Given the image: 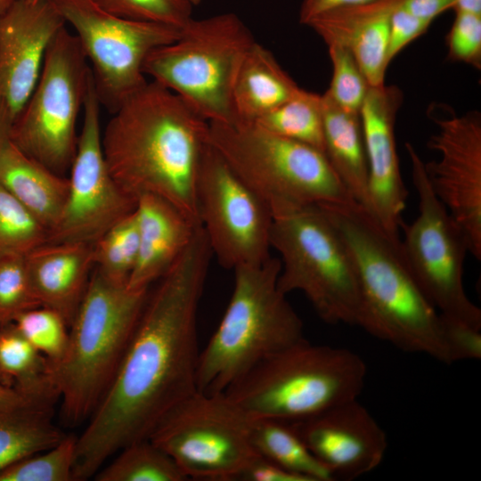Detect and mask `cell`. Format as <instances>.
<instances>
[{"mask_svg": "<svg viewBox=\"0 0 481 481\" xmlns=\"http://www.w3.org/2000/svg\"><path fill=\"white\" fill-rule=\"evenodd\" d=\"M94 477L97 481H185L174 460L150 439L127 444ZM117 452V453H118Z\"/></svg>", "mask_w": 481, "mask_h": 481, "instance_id": "f546056e", "label": "cell"}, {"mask_svg": "<svg viewBox=\"0 0 481 481\" xmlns=\"http://www.w3.org/2000/svg\"><path fill=\"white\" fill-rule=\"evenodd\" d=\"M366 373L355 352L305 338L260 362L224 393L251 418L295 422L357 399Z\"/></svg>", "mask_w": 481, "mask_h": 481, "instance_id": "52a82bcc", "label": "cell"}, {"mask_svg": "<svg viewBox=\"0 0 481 481\" xmlns=\"http://www.w3.org/2000/svg\"><path fill=\"white\" fill-rule=\"evenodd\" d=\"M448 57L481 67V14L455 11V18L447 37Z\"/></svg>", "mask_w": 481, "mask_h": 481, "instance_id": "74e56055", "label": "cell"}, {"mask_svg": "<svg viewBox=\"0 0 481 481\" xmlns=\"http://www.w3.org/2000/svg\"><path fill=\"white\" fill-rule=\"evenodd\" d=\"M47 240L46 227L0 184V257H25Z\"/></svg>", "mask_w": 481, "mask_h": 481, "instance_id": "1f68e13d", "label": "cell"}, {"mask_svg": "<svg viewBox=\"0 0 481 481\" xmlns=\"http://www.w3.org/2000/svg\"><path fill=\"white\" fill-rule=\"evenodd\" d=\"M197 208L213 257L225 269L271 257L273 214L208 143L197 183Z\"/></svg>", "mask_w": 481, "mask_h": 481, "instance_id": "5bb4252c", "label": "cell"}, {"mask_svg": "<svg viewBox=\"0 0 481 481\" xmlns=\"http://www.w3.org/2000/svg\"><path fill=\"white\" fill-rule=\"evenodd\" d=\"M252 419L224 392L197 390L164 416L149 439L188 480L235 481L259 455L250 438Z\"/></svg>", "mask_w": 481, "mask_h": 481, "instance_id": "8fae6325", "label": "cell"}, {"mask_svg": "<svg viewBox=\"0 0 481 481\" xmlns=\"http://www.w3.org/2000/svg\"><path fill=\"white\" fill-rule=\"evenodd\" d=\"M65 26L51 0H15L0 14V99L14 120L37 85L49 45Z\"/></svg>", "mask_w": 481, "mask_h": 481, "instance_id": "ac0fdd59", "label": "cell"}, {"mask_svg": "<svg viewBox=\"0 0 481 481\" xmlns=\"http://www.w3.org/2000/svg\"><path fill=\"white\" fill-rule=\"evenodd\" d=\"M240 481H306L271 461L258 455L238 476Z\"/></svg>", "mask_w": 481, "mask_h": 481, "instance_id": "60d3db41", "label": "cell"}, {"mask_svg": "<svg viewBox=\"0 0 481 481\" xmlns=\"http://www.w3.org/2000/svg\"><path fill=\"white\" fill-rule=\"evenodd\" d=\"M12 324L50 363L61 359L68 346L69 325L60 313L40 306L20 314Z\"/></svg>", "mask_w": 481, "mask_h": 481, "instance_id": "836d02e7", "label": "cell"}, {"mask_svg": "<svg viewBox=\"0 0 481 481\" xmlns=\"http://www.w3.org/2000/svg\"><path fill=\"white\" fill-rule=\"evenodd\" d=\"M400 0H375L324 12L306 26L326 45L346 48L370 86L385 85L390 19Z\"/></svg>", "mask_w": 481, "mask_h": 481, "instance_id": "ffe728a7", "label": "cell"}, {"mask_svg": "<svg viewBox=\"0 0 481 481\" xmlns=\"http://www.w3.org/2000/svg\"><path fill=\"white\" fill-rule=\"evenodd\" d=\"M208 143L269 207L354 200L326 156L254 123L208 122Z\"/></svg>", "mask_w": 481, "mask_h": 481, "instance_id": "9c48e42d", "label": "cell"}, {"mask_svg": "<svg viewBox=\"0 0 481 481\" xmlns=\"http://www.w3.org/2000/svg\"><path fill=\"white\" fill-rule=\"evenodd\" d=\"M254 42L249 29L235 13L192 18L175 41L148 55L143 71L208 122L234 123V83Z\"/></svg>", "mask_w": 481, "mask_h": 481, "instance_id": "ba28073f", "label": "cell"}, {"mask_svg": "<svg viewBox=\"0 0 481 481\" xmlns=\"http://www.w3.org/2000/svg\"><path fill=\"white\" fill-rule=\"evenodd\" d=\"M375 0H302L299 22L306 25L314 18L341 7L370 3Z\"/></svg>", "mask_w": 481, "mask_h": 481, "instance_id": "7bdbcfd3", "label": "cell"}, {"mask_svg": "<svg viewBox=\"0 0 481 481\" xmlns=\"http://www.w3.org/2000/svg\"><path fill=\"white\" fill-rule=\"evenodd\" d=\"M281 261L233 270L232 293L216 331L200 351V392H224L265 359L304 340L303 322L278 287Z\"/></svg>", "mask_w": 481, "mask_h": 481, "instance_id": "5b68a950", "label": "cell"}, {"mask_svg": "<svg viewBox=\"0 0 481 481\" xmlns=\"http://www.w3.org/2000/svg\"><path fill=\"white\" fill-rule=\"evenodd\" d=\"M321 206L354 258L362 291L361 328L412 353L452 364L440 313L424 295L404 258L400 237L390 234L355 200Z\"/></svg>", "mask_w": 481, "mask_h": 481, "instance_id": "3957f363", "label": "cell"}, {"mask_svg": "<svg viewBox=\"0 0 481 481\" xmlns=\"http://www.w3.org/2000/svg\"><path fill=\"white\" fill-rule=\"evenodd\" d=\"M74 29L90 64L101 105L111 113L148 81V55L175 41L182 29L118 17L93 0H51Z\"/></svg>", "mask_w": 481, "mask_h": 481, "instance_id": "4fadbf2b", "label": "cell"}, {"mask_svg": "<svg viewBox=\"0 0 481 481\" xmlns=\"http://www.w3.org/2000/svg\"><path fill=\"white\" fill-rule=\"evenodd\" d=\"M442 331L452 363L481 358V328L441 314Z\"/></svg>", "mask_w": 481, "mask_h": 481, "instance_id": "f35d334b", "label": "cell"}, {"mask_svg": "<svg viewBox=\"0 0 481 481\" xmlns=\"http://www.w3.org/2000/svg\"><path fill=\"white\" fill-rule=\"evenodd\" d=\"M40 306L25 257H0V327L12 323L22 313Z\"/></svg>", "mask_w": 481, "mask_h": 481, "instance_id": "e575fe53", "label": "cell"}, {"mask_svg": "<svg viewBox=\"0 0 481 481\" xmlns=\"http://www.w3.org/2000/svg\"><path fill=\"white\" fill-rule=\"evenodd\" d=\"M324 155L352 199L367 208L368 164L359 113L321 94Z\"/></svg>", "mask_w": 481, "mask_h": 481, "instance_id": "d4e9b609", "label": "cell"}, {"mask_svg": "<svg viewBox=\"0 0 481 481\" xmlns=\"http://www.w3.org/2000/svg\"><path fill=\"white\" fill-rule=\"evenodd\" d=\"M399 4L394 10L390 19L387 50L389 63L405 46L421 36L431 24L411 14L403 9Z\"/></svg>", "mask_w": 481, "mask_h": 481, "instance_id": "ab89813d", "label": "cell"}, {"mask_svg": "<svg viewBox=\"0 0 481 481\" xmlns=\"http://www.w3.org/2000/svg\"><path fill=\"white\" fill-rule=\"evenodd\" d=\"M254 124L324 153L321 94L301 88L293 97L259 118Z\"/></svg>", "mask_w": 481, "mask_h": 481, "instance_id": "f1b7e54d", "label": "cell"}, {"mask_svg": "<svg viewBox=\"0 0 481 481\" xmlns=\"http://www.w3.org/2000/svg\"><path fill=\"white\" fill-rule=\"evenodd\" d=\"M100 110L92 77L83 105L77 151L69 170L66 202L47 242L94 243L135 208L136 201L119 188L108 168L102 145Z\"/></svg>", "mask_w": 481, "mask_h": 481, "instance_id": "9a60e30c", "label": "cell"}, {"mask_svg": "<svg viewBox=\"0 0 481 481\" xmlns=\"http://www.w3.org/2000/svg\"><path fill=\"white\" fill-rule=\"evenodd\" d=\"M327 47L332 76L324 94L341 109L359 113L370 86L348 50L338 45Z\"/></svg>", "mask_w": 481, "mask_h": 481, "instance_id": "d590c367", "label": "cell"}, {"mask_svg": "<svg viewBox=\"0 0 481 481\" xmlns=\"http://www.w3.org/2000/svg\"><path fill=\"white\" fill-rule=\"evenodd\" d=\"M250 438L256 452L306 481H332L330 473L316 460L291 423L253 418Z\"/></svg>", "mask_w": 481, "mask_h": 481, "instance_id": "83f0119b", "label": "cell"}, {"mask_svg": "<svg viewBox=\"0 0 481 481\" xmlns=\"http://www.w3.org/2000/svg\"><path fill=\"white\" fill-rule=\"evenodd\" d=\"M212 251L198 227L149 295L118 371L77 437L74 480L94 476L122 448L150 436L197 391V318Z\"/></svg>", "mask_w": 481, "mask_h": 481, "instance_id": "6da1fadb", "label": "cell"}, {"mask_svg": "<svg viewBox=\"0 0 481 481\" xmlns=\"http://www.w3.org/2000/svg\"><path fill=\"white\" fill-rule=\"evenodd\" d=\"M300 89L273 53L255 41L242 60L234 83L236 122H256Z\"/></svg>", "mask_w": 481, "mask_h": 481, "instance_id": "cb8c5ba5", "label": "cell"}, {"mask_svg": "<svg viewBox=\"0 0 481 481\" xmlns=\"http://www.w3.org/2000/svg\"><path fill=\"white\" fill-rule=\"evenodd\" d=\"M91 78L80 44L65 26L47 48L37 85L13 122L11 142L63 175L77 151V119Z\"/></svg>", "mask_w": 481, "mask_h": 481, "instance_id": "30bf717a", "label": "cell"}, {"mask_svg": "<svg viewBox=\"0 0 481 481\" xmlns=\"http://www.w3.org/2000/svg\"><path fill=\"white\" fill-rule=\"evenodd\" d=\"M25 262L40 305L70 325L94 268L93 243L45 242L25 256Z\"/></svg>", "mask_w": 481, "mask_h": 481, "instance_id": "7402d4cb", "label": "cell"}, {"mask_svg": "<svg viewBox=\"0 0 481 481\" xmlns=\"http://www.w3.org/2000/svg\"><path fill=\"white\" fill-rule=\"evenodd\" d=\"M0 385L14 387L34 400L54 403L59 398L49 362L12 323L0 327Z\"/></svg>", "mask_w": 481, "mask_h": 481, "instance_id": "4316f807", "label": "cell"}, {"mask_svg": "<svg viewBox=\"0 0 481 481\" xmlns=\"http://www.w3.org/2000/svg\"><path fill=\"white\" fill-rule=\"evenodd\" d=\"M457 0H400V6L411 14L432 22L438 15L455 7Z\"/></svg>", "mask_w": 481, "mask_h": 481, "instance_id": "b9f144b4", "label": "cell"}, {"mask_svg": "<svg viewBox=\"0 0 481 481\" xmlns=\"http://www.w3.org/2000/svg\"><path fill=\"white\" fill-rule=\"evenodd\" d=\"M14 1L15 0H0V14L8 10Z\"/></svg>", "mask_w": 481, "mask_h": 481, "instance_id": "7dc6e473", "label": "cell"}, {"mask_svg": "<svg viewBox=\"0 0 481 481\" xmlns=\"http://www.w3.org/2000/svg\"><path fill=\"white\" fill-rule=\"evenodd\" d=\"M38 401L31 399L14 387L0 385V410L21 405L29 402Z\"/></svg>", "mask_w": 481, "mask_h": 481, "instance_id": "ee69618b", "label": "cell"}, {"mask_svg": "<svg viewBox=\"0 0 481 481\" xmlns=\"http://www.w3.org/2000/svg\"><path fill=\"white\" fill-rule=\"evenodd\" d=\"M135 212L139 250L126 285L131 289H148L173 265L200 225L192 223L167 200L152 194L140 196Z\"/></svg>", "mask_w": 481, "mask_h": 481, "instance_id": "44dd1931", "label": "cell"}, {"mask_svg": "<svg viewBox=\"0 0 481 481\" xmlns=\"http://www.w3.org/2000/svg\"><path fill=\"white\" fill-rule=\"evenodd\" d=\"M100 8L124 19L183 29L193 17L185 0H93Z\"/></svg>", "mask_w": 481, "mask_h": 481, "instance_id": "8d00e7d4", "label": "cell"}, {"mask_svg": "<svg viewBox=\"0 0 481 481\" xmlns=\"http://www.w3.org/2000/svg\"><path fill=\"white\" fill-rule=\"evenodd\" d=\"M270 208L271 247L281 257L280 290L302 292L327 323L361 327L363 303L357 269L324 209L289 202Z\"/></svg>", "mask_w": 481, "mask_h": 481, "instance_id": "8992f818", "label": "cell"}, {"mask_svg": "<svg viewBox=\"0 0 481 481\" xmlns=\"http://www.w3.org/2000/svg\"><path fill=\"white\" fill-rule=\"evenodd\" d=\"M428 116L436 126L428 147L438 159L424 162L429 184L462 230L469 253L481 259V113L459 115L434 103Z\"/></svg>", "mask_w": 481, "mask_h": 481, "instance_id": "2e32d148", "label": "cell"}, {"mask_svg": "<svg viewBox=\"0 0 481 481\" xmlns=\"http://www.w3.org/2000/svg\"><path fill=\"white\" fill-rule=\"evenodd\" d=\"M402 101V92L395 86H370L359 112L368 164L366 209L387 232L398 237L408 198L395 139Z\"/></svg>", "mask_w": 481, "mask_h": 481, "instance_id": "d6986e66", "label": "cell"}, {"mask_svg": "<svg viewBox=\"0 0 481 481\" xmlns=\"http://www.w3.org/2000/svg\"><path fill=\"white\" fill-rule=\"evenodd\" d=\"M138 250L139 233L134 209L93 243L94 268L113 282L127 284Z\"/></svg>", "mask_w": 481, "mask_h": 481, "instance_id": "4dcf8cb0", "label": "cell"}, {"mask_svg": "<svg viewBox=\"0 0 481 481\" xmlns=\"http://www.w3.org/2000/svg\"><path fill=\"white\" fill-rule=\"evenodd\" d=\"M454 10L481 14V0H457Z\"/></svg>", "mask_w": 481, "mask_h": 481, "instance_id": "bcb514c9", "label": "cell"}, {"mask_svg": "<svg viewBox=\"0 0 481 481\" xmlns=\"http://www.w3.org/2000/svg\"><path fill=\"white\" fill-rule=\"evenodd\" d=\"M77 437L66 435L53 447L31 454L0 473V481H71Z\"/></svg>", "mask_w": 481, "mask_h": 481, "instance_id": "d6a6232c", "label": "cell"}, {"mask_svg": "<svg viewBox=\"0 0 481 481\" xmlns=\"http://www.w3.org/2000/svg\"><path fill=\"white\" fill-rule=\"evenodd\" d=\"M53 402L33 401L0 410V473L66 435L53 421Z\"/></svg>", "mask_w": 481, "mask_h": 481, "instance_id": "484cf974", "label": "cell"}, {"mask_svg": "<svg viewBox=\"0 0 481 481\" xmlns=\"http://www.w3.org/2000/svg\"><path fill=\"white\" fill-rule=\"evenodd\" d=\"M0 184L46 227L49 234L66 202L68 177L47 168L9 140L0 151Z\"/></svg>", "mask_w": 481, "mask_h": 481, "instance_id": "603a6c76", "label": "cell"}, {"mask_svg": "<svg viewBox=\"0 0 481 481\" xmlns=\"http://www.w3.org/2000/svg\"><path fill=\"white\" fill-rule=\"evenodd\" d=\"M28 1H29V2H31V3H37V2L43 1V0H28Z\"/></svg>", "mask_w": 481, "mask_h": 481, "instance_id": "681fc988", "label": "cell"}, {"mask_svg": "<svg viewBox=\"0 0 481 481\" xmlns=\"http://www.w3.org/2000/svg\"><path fill=\"white\" fill-rule=\"evenodd\" d=\"M185 1L193 7L200 4L203 0H185Z\"/></svg>", "mask_w": 481, "mask_h": 481, "instance_id": "c3c4849f", "label": "cell"}, {"mask_svg": "<svg viewBox=\"0 0 481 481\" xmlns=\"http://www.w3.org/2000/svg\"><path fill=\"white\" fill-rule=\"evenodd\" d=\"M289 423L334 480L372 471L387 449L385 431L357 399Z\"/></svg>", "mask_w": 481, "mask_h": 481, "instance_id": "e0dca14e", "label": "cell"}, {"mask_svg": "<svg viewBox=\"0 0 481 481\" xmlns=\"http://www.w3.org/2000/svg\"><path fill=\"white\" fill-rule=\"evenodd\" d=\"M419 213L411 224L402 221L400 247L415 281L436 309L444 315L481 328V310L468 297L463 282L469 247L466 237L433 192L424 161L405 143Z\"/></svg>", "mask_w": 481, "mask_h": 481, "instance_id": "7c38bea8", "label": "cell"}, {"mask_svg": "<svg viewBox=\"0 0 481 481\" xmlns=\"http://www.w3.org/2000/svg\"><path fill=\"white\" fill-rule=\"evenodd\" d=\"M14 118L5 103L0 99V151L10 140Z\"/></svg>", "mask_w": 481, "mask_h": 481, "instance_id": "f6af8a7d", "label": "cell"}, {"mask_svg": "<svg viewBox=\"0 0 481 481\" xmlns=\"http://www.w3.org/2000/svg\"><path fill=\"white\" fill-rule=\"evenodd\" d=\"M148 289H131L95 268L69 325L61 359L50 363L64 420L78 425L93 415L118 371L146 303Z\"/></svg>", "mask_w": 481, "mask_h": 481, "instance_id": "277c9868", "label": "cell"}, {"mask_svg": "<svg viewBox=\"0 0 481 481\" xmlns=\"http://www.w3.org/2000/svg\"><path fill=\"white\" fill-rule=\"evenodd\" d=\"M208 127L182 98L147 82L112 112L102 132L110 175L135 201L156 195L200 225L196 192Z\"/></svg>", "mask_w": 481, "mask_h": 481, "instance_id": "7a4b0ae2", "label": "cell"}]
</instances>
